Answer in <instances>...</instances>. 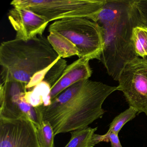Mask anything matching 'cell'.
<instances>
[{
	"mask_svg": "<svg viewBox=\"0 0 147 147\" xmlns=\"http://www.w3.org/2000/svg\"><path fill=\"white\" fill-rule=\"evenodd\" d=\"M90 60L80 58L67 66L60 79L51 89V101L61 93L76 82L89 79L92 74Z\"/></svg>",
	"mask_w": 147,
	"mask_h": 147,
	"instance_id": "cell-10",
	"label": "cell"
},
{
	"mask_svg": "<svg viewBox=\"0 0 147 147\" xmlns=\"http://www.w3.org/2000/svg\"><path fill=\"white\" fill-rule=\"evenodd\" d=\"M132 41L138 57H147V27L138 26L133 29Z\"/></svg>",
	"mask_w": 147,
	"mask_h": 147,
	"instance_id": "cell-14",
	"label": "cell"
},
{
	"mask_svg": "<svg viewBox=\"0 0 147 147\" xmlns=\"http://www.w3.org/2000/svg\"><path fill=\"white\" fill-rule=\"evenodd\" d=\"M121 91L130 107L138 114L147 115V57H138L126 64L119 77Z\"/></svg>",
	"mask_w": 147,
	"mask_h": 147,
	"instance_id": "cell-6",
	"label": "cell"
},
{
	"mask_svg": "<svg viewBox=\"0 0 147 147\" xmlns=\"http://www.w3.org/2000/svg\"><path fill=\"white\" fill-rule=\"evenodd\" d=\"M94 139L96 144L102 142H110L111 147H123L120 143L118 135L113 132H107L103 135L95 134L94 135Z\"/></svg>",
	"mask_w": 147,
	"mask_h": 147,
	"instance_id": "cell-17",
	"label": "cell"
},
{
	"mask_svg": "<svg viewBox=\"0 0 147 147\" xmlns=\"http://www.w3.org/2000/svg\"><path fill=\"white\" fill-rule=\"evenodd\" d=\"M98 127H90L71 131L70 141L65 147H94L96 144L94 135Z\"/></svg>",
	"mask_w": 147,
	"mask_h": 147,
	"instance_id": "cell-13",
	"label": "cell"
},
{
	"mask_svg": "<svg viewBox=\"0 0 147 147\" xmlns=\"http://www.w3.org/2000/svg\"><path fill=\"white\" fill-rule=\"evenodd\" d=\"M138 111L133 107H129L128 109L116 116L111 123L108 132H113L118 134L122 127L127 122L136 117Z\"/></svg>",
	"mask_w": 147,
	"mask_h": 147,
	"instance_id": "cell-16",
	"label": "cell"
},
{
	"mask_svg": "<svg viewBox=\"0 0 147 147\" xmlns=\"http://www.w3.org/2000/svg\"><path fill=\"white\" fill-rule=\"evenodd\" d=\"M117 88L100 82L81 81L61 93L49 106L38 108L43 120L50 123L55 136L71 132L101 118L105 113L103 103Z\"/></svg>",
	"mask_w": 147,
	"mask_h": 147,
	"instance_id": "cell-1",
	"label": "cell"
},
{
	"mask_svg": "<svg viewBox=\"0 0 147 147\" xmlns=\"http://www.w3.org/2000/svg\"><path fill=\"white\" fill-rule=\"evenodd\" d=\"M60 58L43 36L27 41L15 38L3 42L0 45L1 82L16 81L27 86L35 76Z\"/></svg>",
	"mask_w": 147,
	"mask_h": 147,
	"instance_id": "cell-3",
	"label": "cell"
},
{
	"mask_svg": "<svg viewBox=\"0 0 147 147\" xmlns=\"http://www.w3.org/2000/svg\"><path fill=\"white\" fill-rule=\"evenodd\" d=\"M0 147H40L36 127L28 119L0 118Z\"/></svg>",
	"mask_w": 147,
	"mask_h": 147,
	"instance_id": "cell-8",
	"label": "cell"
},
{
	"mask_svg": "<svg viewBox=\"0 0 147 147\" xmlns=\"http://www.w3.org/2000/svg\"><path fill=\"white\" fill-rule=\"evenodd\" d=\"M60 33L78 49L79 58L100 61L103 49L102 30L98 24L85 18L65 19L55 21L49 32Z\"/></svg>",
	"mask_w": 147,
	"mask_h": 147,
	"instance_id": "cell-5",
	"label": "cell"
},
{
	"mask_svg": "<svg viewBox=\"0 0 147 147\" xmlns=\"http://www.w3.org/2000/svg\"><path fill=\"white\" fill-rule=\"evenodd\" d=\"M8 18L16 32L15 38L24 41L42 36L49 24L43 16L22 7H13L9 11Z\"/></svg>",
	"mask_w": 147,
	"mask_h": 147,
	"instance_id": "cell-9",
	"label": "cell"
},
{
	"mask_svg": "<svg viewBox=\"0 0 147 147\" xmlns=\"http://www.w3.org/2000/svg\"><path fill=\"white\" fill-rule=\"evenodd\" d=\"M105 0H14L13 7L27 8L49 23L65 19L85 18L97 22Z\"/></svg>",
	"mask_w": 147,
	"mask_h": 147,
	"instance_id": "cell-4",
	"label": "cell"
},
{
	"mask_svg": "<svg viewBox=\"0 0 147 147\" xmlns=\"http://www.w3.org/2000/svg\"><path fill=\"white\" fill-rule=\"evenodd\" d=\"M49 42L61 58L79 56L77 47L68 39L60 33L55 31H50L47 37Z\"/></svg>",
	"mask_w": 147,
	"mask_h": 147,
	"instance_id": "cell-11",
	"label": "cell"
},
{
	"mask_svg": "<svg viewBox=\"0 0 147 147\" xmlns=\"http://www.w3.org/2000/svg\"><path fill=\"white\" fill-rule=\"evenodd\" d=\"M134 4L143 25L147 27V0H134Z\"/></svg>",
	"mask_w": 147,
	"mask_h": 147,
	"instance_id": "cell-18",
	"label": "cell"
},
{
	"mask_svg": "<svg viewBox=\"0 0 147 147\" xmlns=\"http://www.w3.org/2000/svg\"><path fill=\"white\" fill-rule=\"evenodd\" d=\"M51 88L49 83L43 80L30 90H27L25 95V100L36 108L49 106L51 103L50 97Z\"/></svg>",
	"mask_w": 147,
	"mask_h": 147,
	"instance_id": "cell-12",
	"label": "cell"
},
{
	"mask_svg": "<svg viewBox=\"0 0 147 147\" xmlns=\"http://www.w3.org/2000/svg\"><path fill=\"white\" fill-rule=\"evenodd\" d=\"M37 128V135L40 147H54V130L49 122L43 120L41 125Z\"/></svg>",
	"mask_w": 147,
	"mask_h": 147,
	"instance_id": "cell-15",
	"label": "cell"
},
{
	"mask_svg": "<svg viewBox=\"0 0 147 147\" xmlns=\"http://www.w3.org/2000/svg\"><path fill=\"white\" fill-rule=\"evenodd\" d=\"M26 84L16 81L1 82L0 118L16 119H30L36 128L43 121L38 108L33 107L25 99L27 92Z\"/></svg>",
	"mask_w": 147,
	"mask_h": 147,
	"instance_id": "cell-7",
	"label": "cell"
},
{
	"mask_svg": "<svg viewBox=\"0 0 147 147\" xmlns=\"http://www.w3.org/2000/svg\"><path fill=\"white\" fill-rule=\"evenodd\" d=\"M134 0L106 1L96 23L102 30L100 61L108 75L118 81L124 66L138 57L132 41L133 29L143 25Z\"/></svg>",
	"mask_w": 147,
	"mask_h": 147,
	"instance_id": "cell-2",
	"label": "cell"
}]
</instances>
